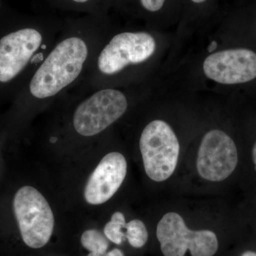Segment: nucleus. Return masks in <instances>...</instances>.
<instances>
[{
  "label": "nucleus",
  "instance_id": "obj_1",
  "mask_svg": "<svg viewBox=\"0 0 256 256\" xmlns=\"http://www.w3.org/2000/svg\"><path fill=\"white\" fill-rule=\"evenodd\" d=\"M101 44L97 33L72 32L58 37L30 76L28 97L40 105L68 94L84 80Z\"/></svg>",
  "mask_w": 256,
  "mask_h": 256
},
{
  "label": "nucleus",
  "instance_id": "obj_2",
  "mask_svg": "<svg viewBox=\"0 0 256 256\" xmlns=\"http://www.w3.org/2000/svg\"><path fill=\"white\" fill-rule=\"evenodd\" d=\"M156 48V40L146 32L118 34L107 43L101 44L80 84L98 88L106 78L149 60Z\"/></svg>",
  "mask_w": 256,
  "mask_h": 256
},
{
  "label": "nucleus",
  "instance_id": "obj_3",
  "mask_svg": "<svg viewBox=\"0 0 256 256\" xmlns=\"http://www.w3.org/2000/svg\"><path fill=\"white\" fill-rule=\"evenodd\" d=\"M80 90L82 98L72 119V128L79 136L90 138L100 134L127 110V96L118 89L90 88L80 85Z\"/></svg>",
  "mask_w": 256,
  "mask_h": 256
},
{
  "label": "nucleus",
  "instance_id": "obj_4",
  "mask_svg": "<svg viewBox=\"0 0 256 256\" xmlns=\"http://www.w3.org/2000/svg\"><path fill=\"white\" fill-rule=\"evenodd\" d=\"M57 38L34 28H20L2 37L0 82H11L28 67L36 70Z\"/></svg>",
  "mask_w": 256,
  "mask_h": 256
},
{
  "label": "nucleus",
  "instance_id": "obj_5",
  "mask_svg": "<svg viewBox=\"0 0 256 256\" xmlns=\"http://www.w3.org/2000/svg\"><path fill=\"white\" fill-rule=\"evenodd\" d=\"M140 149L146 175L154 182L165 181L174 173L180 154V143L164 121L150 122L141 134Z\"/></svg>",
  "mask_w": 256,
  "mask_h": 256
},
{
  "label": "nucleus",
  "instance_id": "obj_6",
  "mask_svg": "<svg viewBox=\"0 0 256 256\" xmlns=\"http://www.w3.org/2000/svg\"><path fill=\"white\" fill-rule=\"evenodd\" d=\"M13 208L25 244L32 248L44 246L54 227V216L44 196L34 188L22 186L15 194Z\"/></svg>",
  "mask_w": 256,
  "mask_h": 256
},
{
  "label": "nucleus",
  "instance_id": "obj_7",
  "mask_svg": "<svg viewBox=\"0 0 256 256\" xmlns=\"http://www.w3.org/2000/svg\"><path fill=\"white\" fill-rule=\"evenodd\" d=\"M156 237L164 256H213L218 250L216 236L208 230H192L182 217L174 212L166 214L156 227Z\"/></svg>",
  "mask_w": 256,
  "mask_h": 256
},
{
  "label": "nucleus",
  "instance_id": "obj_8",
  "mask_svg": "<svg viewBox=\"0 0 256 256\" xmlns=\"http://www.w3.org/2000/svg\"><path fill=\"white\" fill-rule=\"evenodd\" d=\"M238 160L233 140L223 131L214 130L202 139L197 156V170L202 178L208 181H223L234 172Z\"/></svg>",
  "mask_w": 256,
  "mask_h": 256
},
{
  "label": "nucleus",
  "instance_id": "obj_9",
  "mask_svg": "<svg viewBox=\"0 0 256 256\" xmlns=\"http://www.w3.org/2000/svg\"><path fill=\"white\" fill-rule=\"evenodd\" d=\"M208 78L222 84L246 82L256 78V54L246 48L216 52L204 62Z\"/></svg>",
  "mask_w": 256,
  "mask_h": 256
},
{
  "label": "nucleus",
  "instance_id": "obj_10",
  "mask_svg": "<svg viewBox=\"0 0 256 256\" xmlns=\"http://www.w3.org/2000/svg\"><path fill=\"white\" fill-rule=\"evenodd\" d=\"M127 168L121 153L112 152L104 156L86 184L84 195L87 203L100 205L112 198L124 182Z\"/></svg>",
  "mask_w": 256,
  "mask_h": 256
},
{
  "label": "nucleus",
  "instance_id": "obj_11",
  "mask_svg": "<svg viewBox=\"0 0 256 256\" xmlns=\"http://www.w3.org/2000/svg\"><path fill=\"white\" fill-rule=\"evenodd\" d=\"M82 246L90 252L88 256H104L108 248V242L98 230L89 229L82 234Z\"/></svg>",
  "mask_w": 256,
  "mask_h": 256
},
{
  "label": "nucleus",
  "instance_id": "obj_12",
  "mask_svg": "<svg viewBox=\"0 0 256 256\" xmlns=\"http://www.w3.org/2000/svg\"><path fill=\"white\" fill-rule=\"evenodd\" d=\"M126 226L124 214L116 212L111 217L110 222L106 224L104 227V234L110 242L120 245L126 238V234L122 232V229L126 228Z\"/></svg>",
  "mask_w": 256,
  "mask_h": 256
},
{
  "label": "nucleus",
  "instance_id": "obj_13",
  "mask_svg": "<svg viewBox=\"0 0 256 256\" xmlns=\"http://www.w3.org/2000/svg\"><path fill=\"white\" fill-rule=\"evenodd\" d=\"M126 237L132 247L140 248L146 245L148 232L146 225L141 220H134L126 224Z\"/></svg>",
  "mask_w": 256,
  "mask_h": 256
},
{
  "label": "nucleus",
  "instance_id": "obj_14",
  "mask_svg": "<svg viewBox=\"0 0 256 256\" xmlns=\"http://www.w3.org/2000/svg\"><path fill=\"white\" fill-rule=\"evenodd\" d=\"M164 2L165 0H140L143 8L152 12L159 11L162 8Z\"/></svg>",
  "mask_w": 256,
  "mask_h": 256
},
{
  "label": "nucleus",
  "instance_id": "obj_15",
  "mask_svg": "<svg viewBox=\"0 0 256 256\" xmlns=\"http://www.w3.org/2000/svg\"><path fill=\"white\" fill-rule=\"evenodd\" d=\"M105 256H124V252L118 248H114L106 254Z\"/></svg>",
  "mask_w": 256,
  "mask_h": 256
},
{
  "label": "nucleus",
  "instance_id": "obj_16",
  "mask_svg": "<svg viewBox=\"0 0 256 256\" xmlns=\"http://www.w3.org/2000/svg\"><path fill=\"white\" fill-rule=\"evenodd\" d=\"M216 48L217 42L213 41L212 42V43L210 44V46H208V48H207V50H208V52H214V50Z\"/></svg>",
  "mask_w": 256,
  "mask_h": 256
},
{
  "label": "nucleus",
  "instance_id": "obj_17",
  "mask_svg": "<svg viewBox=\"0 0 256 256\" xmlns=\"http://www.w3.org/2000/svg\"><path fill=\"white\" fill-rule=\"evenodd\" d=\"M252 160H254V164H255V168L256 170V143L255 146H254V149H252Z\"/></svg>",
  "mask_w": 256,
  "mask_h": 256
},
{
  "label": "nucleus",
  "instance_id": "obj_18",
  "mask_svg": "<svg viewBox=\"0 0 256 256\" xmlns=\"http://www.w3.org/2000/svg\"><path fill=\"white\" fill-rule=\"evenodd\" d=\"M242 256H256V252H244Z\"/></svg>",
  "mask_w": 256,
  "mask_h": 256
},
{
  "label": "nucleus",
  "instance_id": "obj_19",
  "mask_svg": "<svg viewBox=\"0 0 256 256\" xmlns=\"http://www.w3.org/2000/svg\"><path fill=\"white\" fill-rule=\"evenodd\" d=\"M72 1L74 2L78 3V4H85V3L88 2L90 0H72Z\"/></svg>",
  "mask_w": 256,
  "mask_h": 256
},
{
  "label": "nucleus",
  "instance_id": "obj_20",
  "mask_svg": "<svg viewBox=\"0 0 256 256\" xmlns=\"http://www.w3.org/2000/svg\"><path fill=\"white\" fill-rule=\"evenodd\" d=\"M192 1L195 3H202L203 2L206 1V0H192Z\"/></svg>",
  "mask_w": 256,
  "mask_h": 256
}]
</instances>
